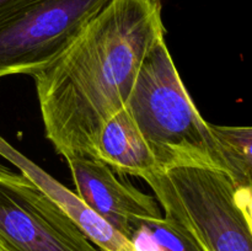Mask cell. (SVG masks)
Listing matches in <instances>:
<instances>
[{"label": "cell", "instance_id": "cell-1", "mask_svg": "<svg viewBox=\"0 0 252 251\" xmlns=\"http://www.w3.org/2000/svg\"><path fill=\"white\" fill-rule=\"evenodd\" d=\"M165 34L160 0H110L32 75L44 135L66 161L96 159L101 128L125 107L145 56Z\"/></svg>", "mask_w": 252, "mask_h": 251}, {"label": "cell", "instance_id": "cell-2", "mask_svg": "<svg viewBox=\"0 0 252 251\" xmlns=\"http://www.w3.org/2000/svg\"><path fill=\"white\" fill-rule=\"evenodd\" d=\"M125 107L154 154L160 171L204 166L225 172L211 123L201 116L189 96L165 37L145 56Z\"/></svg>", "mask_w": 252, "mask_h": 251}, {"label": "cell", "instance_id": "cell-3", "mask_svg": "<svg viewBox=\"0 0 252 251\" xmlns=\"http://www.w3.org/2000/svg\"><path fill=\"white\" fill-rule=\"evenodd\" d=\"M199 251H252L251 188H238L226 172L179 166L144 180Z\"/></svg>", "mask_w": 252, "mask_h": 251}, {"label": "cell", "instance_id": "cell-4", "mask_svg": "<svg viewBox=\"0 0 252 251\" xmlns=\"http://www.w3.org/2000/svg\"><path fill=\"white\" fill-rule=\"evenodd\" d=\"M110 0H24L0 16V79L53 62Z\"/></svg>", "mask_w": 252, "mask_h": 251}, {"label": "cell", "instance_id": "cell-5", "mask_svg": "<svg viewBox=\"0 0 252 251\" xmlns=\"http://www.w3.org/2000/svg\"><path fill=\"white\" fill-rule=\"evenodd\" d=\"M0 251H101L21 174L0 171Z\"/></svg>", "mask_w": 252, "mask_h": 251}, {"label": "cell", "instance_id": "cell-6", "mask_svg": "<svg viewBox=\"0 0 252 251\" xmlns=\"http://www.w3.org/2000/svg\"><path fill=\"white\" fill-rule=\"evenodd\" d=\"M76 194L98 217L129 240L139 219L162 217L154 197L117 176L118 172L100 160H68Z\"/></svg>", "mask_w": 252, "mask_h": 251}, {"label": "cell", "instance_id": "cell-7", "mask_svg": "<svg viewBox=\"0 0 252 251\" xmlns=\"http://www.w3.org/2000/svg\"><path fill=\"white\" fill-rule=\"evenodd\" d=\"M0 157L19 169L20 174L42 189L101 251H134L132 243L98 217L75 193L57 181L39 165L17 150L0 134Z\"/></svg>", "mask_w": 252, "mask_h": 251}, {"label": "cell", "instance_id": "cell-8", "mask_svg": "<svg viewBox=\"0 0 252 251\" xmlns=\"http://www.w3.org/2000/svg\"><path fill=\"white\" fill-rule=\"evenodd\" d=\"M96 160L122 175L145 180L160 171L154 154L126 107L116 112L101 128Z\"/></svg>", "mask_w": 252, "mask_h": 251}, {"label": "cell", "instance_id": "cell-9", "mask_svg": "<svg viewBox=\"0 0 252 251\" xmlns=\"http://www.w3.org/2000/svg\"><path fill=\"white\" fill-rule=\"evenodd\" d=\"M212 132L223 157L225 172L238 188H251L252 129L241 126L212 125Z\"/></svg>", "mask_w": 252, "mask_h": 251}, {"label": "cell", "instance_id": "cell-10", "mask_svg": "<svg viewBox=\"0 0 252 251\" xmlns=\"http://www.w3.org/2000/svg\"><path fill=\"white\" fill-rule=\"evenodd\" d=\"M21 1H24V0H0V16H2L5 12L11 10L12 7L16 6Z\"/></svg>", "mask_w": 252, "mask_h": 251}, {"label": "cell", "instance_id": "cell-11", "mask_svg": "<svg viewBox=\"0 0 252 251\" xmlns=\"http://www.w3.org/2000/svg\"><path fill=\"white\" fill-rule=\"evenodd\" d=\"M6 170H9V167L4 166V165L0 164V171H6Z\"/></svg>", "mask_w": 252, "mask_h": 251}, {"label": "cell", "instance_id": "cell-12", "mask_svg": "<svg viewBox=\"0 0 252 251\" xmlns=\"http://www.w3.org/2000/svg\"><path fill=\"white\" fill-rule=\"evenodd\" d=\"M9 170H10V169H9ZM6 171H7V170H6Z\"/></svg>", "mask_w": 252, "mask_h": 251}]
</instances>
